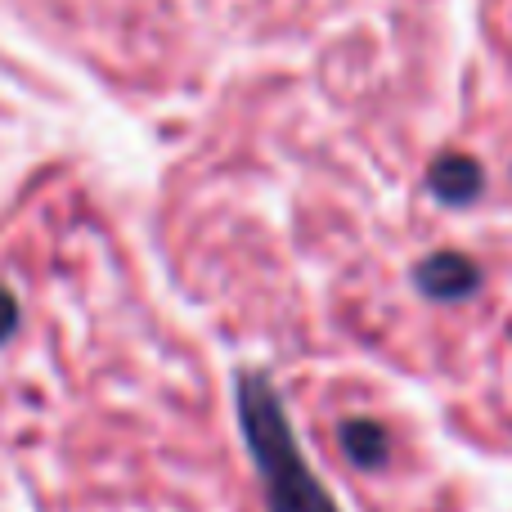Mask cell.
I'll return each instance as SVG.
<instances>
[{"label": "cell", "mask_w": 512, "mask_h": 512, "mask_svg": "<svg viewBox=\"0 0 512 512\" xmlns=\"http://www.w3.org/2000/svg\"><path fill=\"white\" fill-rule=\"evenodd\" d=\"M239 418H243V436L252 445V459L261 468L270 512H337L328 490L319 486L315 472L301 459L297 441L288 432V418H283V405L265 378H243Z\"/></svg>", "instance_id": "obj_1"}, {"label": "cell", "mask_w": 512, "mask_h": 512, "mask_svg": "<svg viewBox=\"0 0 512 512\" xmlns=\"http://www.w3.org/2000/svg\"><path fill=\"white\" fill-rule=\"evenodd\" d=\"M418 288H423L427 297H445V301L468 297V292L477 288V270H472V261H463L459 252H436L418 265Z\"/></svg>", "instance_id": "obj_2"}, {"label": "cell", "mask_w": 512, "mask_h": 512, "mask_svg": "<svg viewBox=\"0 0 512 512\" xmlns=\"http://www.w3.org/2000/svg\"><path fill=\"white\" fill-rule=\"evenodd\" d=\"M342 450L360 468H382L387 463V432L369 418H351V423H342Z\"/></svg>", "instance_id": "obj_3"}, {"label": "cell", "mask_w": 512, "mask_h": 512, "mask_svg": "<svg viewBox=\"0 0 512 512\" xmlns=\"http://www.w3.org/2000/svg\"><path fill=\"white\" fill-rule=\"evenodd\" d=\"M432 189L445 198V203H468V198L481 189V167L468 158H459V153H450V158L436 162Z\"/></svg>", "instance_id": "obj_4"}, {"label": "cell", "mask_w": 512, "mask_h": 512, "mask_svg": "<svg viewBox=\"0 0 512 512\" xmlns=\"http://www.w3.org/2000/svg\"><path fill=\"white\" fill-rule=\"evenodd\" d=\"M9 328H14V297L0 288V342L9 337Z\"/></svg>", "instance_id": "obj_5"}]
</instances>
